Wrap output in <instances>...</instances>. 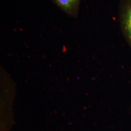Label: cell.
Wrapping results in <instances>:
<instances>
[{"mask_svg": "<svg viewBox=\"0 0 131 131\" xmlns=\"http://www.w3.org/2000/svg\"><path fill=\"white\" fill-rule=\"evenodd\" d=\"M119 11L121 31L131 49V0H121Z\"/></svg>", "mask_w": 131, "mask_h": 131, "instance_id": "obj_1", "label": "cell"}, {"mask_svg": "<svg viewBox=\"0 0 131 131\" xmlns=\"http://www.w3.org/2000/svg\"><path fill=\"white\" fill-rule=\"evenodd\" d=\"M68 16L76 18L79 14L81 0H51Z\"/></svg>", "mask_w": 131, "mask_h": 131, "instance_id": "obj_2", "label": "cell"}]
</instances>
